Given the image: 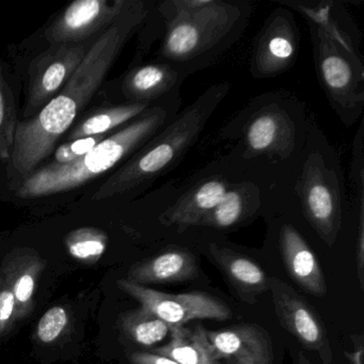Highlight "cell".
<instances>
[{"mask_svg": "<svg viewBox=\"0 0 364 364\" xmlns=\"http://www.w3.org/2000/svg\"><path fill=\"white\" fill-rule=\"evenodd\" d=\"M311 114L289 91L257 95L219 131L227 150L221 161L244 180L287 195L306 146Z\"/></svg>", "mask_w": 364, "mask_h": 364, "instance_id": "6da1fadb", "label": "cell"}, {"mask_svg": "<svg viewBox=\"0 0 364 364\" xmlns=\"http://www.w3.org/2000/svg\"><path fill=\"white\" fill-rule=\"evenodd\" d=\"M151 3L129 0L122 14L93 42L80 67L60 92L37 114L18 123L16 140L8 159L10 186L18 188L88 105L103 84L132 36L148 18Z\"/></svg>", "mask_w": 364, "mask_h": 364, "instance_id": "7a4b0ae2", "label": "cell"}, {"mask_svg": "<svg viewBox=\"0 0 364 364\" xmlns=\"http://www.w3.org/2000/svg\"><path fill=\"white\" fill-rule=\"evenodd\" d=\"M308 24L317 80L330 107L346 127L364 110L362 33L344 4L334 0L277 1Z\"/></svg>", "mask_w": 364, "mask_h": 364, "instance_id": "3957f363", "label": "cell"}, {"mask_svg": "<svg viewBox=\"0 0 364 364\" xmlns=\"http://www.w3.org/2000/svg\"><path fill=\"white\" fill-rule=\"evenodd\" d=\"M249 0H165L155 3L161 24L156 63L187 76L212 67L244 36L253 14Z\"/></svg>", "mask_w": 364, "mask_h": 364, "instance_id": "277c9868", "label": "cell"}, {"mask_svg": "<svg viewBox=\"0 0 364 364\" xmlns=\"http://www.w3.org/2000/svg\"><path fill=\"white\" fill-rule=\"evenodd\" d=\"M289 196L306 227L329 249L350 217H364V186L347 187L340 155L313 114Z\"/></svg>", "mask_w": 364, "mask_h": 364, "instance_id": "5b68a950", "label": "cell"}, {"mask_svg": "<svg viewBox=\"0 0 364 364\" xmlns=\"http://www.w3.org/2000/svg\"><path fill=\"white\" fill-rule=\"evenodd\" d=\"M181 105V89H176L109 134L82 159L65 165L53 163L36 170L18 186L16 195L21 199H36L65 193L121 167L178 116Z\"/></svg>", "mask_w": 364, "mask_h": 364, "instance_id": "8992f818", "label": "cell"}, {"mask_svg": "<svg viewBox=\"0 0 364 364\" xmlns=\"http://www.w3.org/2000/svg\"><path fill=\"white\" fill-rule=\"evenodd\" d=\"M231 90L217 82L200 93L178 116L119 167L93 195V200L131 197L150 188L183 161Z\"/></svg>", "mask_w": 364, "mask_h": 364, "instance_id": "52a82bcc", "label": "cell"}, {"mask_svg": "<svg viewBox=\"0 0 364 364\" xmlns=\"http://www.w3.org/2000/svg\"><path fill=\"white\" fill-rule=\"evenodd\" d=\"M240 180L244 178L234 173L219 157L184 184L171 183L164 186L155 221L164 231H172L176 235L195 229Z\"/></svg>", "mask_w": 364, "mask_h": 364, "instance_id": "ba28073f", "label": "cell"}, {"mask_svg": "<svg viewBox=\"0 0 364 364\" xmlns=\"http://www.w3.org/2000/svg\"><path fill=\"white\" fill-rule=\"evenodd\" d=\"M300 42L301 33L295 14L278 4L253 41L249 58L251 76L255 80H270L287 73L297 63Z\"/></svg>", "mask_w": 364, "mask_h": 364, "instance_id": "9c48e42d", "label": "cell"}, {"mask_svg": "<svg viewBox=\"0 0 364 364\" xmlns=\"http://www.w3.org/2000/svg\"><path fill=\"white\" fill-rule=\"evenodd\" d=\"M119 289L135 298L141 308L152 313L171 328L183 327L196 319L227 321L233 316L231 309L204 291L170 294L137 284L127 279L117 282Z\"/></svg>", "mask_w": 364, "mask_h": 364, "instance_id": "30bf717a", "label": "cell"}, {"mask_svg": "<svg viewBox=\"0 0 364 364\" xmlns=\"http://www.w3.org/2000/svg\"><path fill=\"white\" fill-rule=\"evenodd\" d=\"M91 46H50L31 63L28 95L23 112L25 120L37 114L60 92L84 60Z\"/></svg>", "mask_w": 364, "mask_h": 364, "instance_id": "8fae6325", "label": "cell"}, {"mask_svg": "<svg viewBox=\"0 0 364 364\" xmlns=\"http://www.w3.org/2000/svg\"><path fill=\"white\" fill-rule=\"evenodd\" d=\"M274 313L280 325L308 350L316 351L323 364H332V350L325 323L313 306L291 285L269 279Z\"/></svg>", "mask_w": 364, "mask_h": 364, "instance_id": "7c38bea8", "label": "cell"}, {"mask_svg": "<svg viewBox=\"0 0 364 364\" xmlns=\"http://www.w3.org/2000/svg\"><path fill=\"white\" fill-rule=\"evenodd\" d=\"M129 0H76L46 29L50 46H75L103 33L122 14Z\"/></svg>", "mask_w": 364, "mask_h": 364, "instance_id": "4fadbf2b", "label": "cell"}, {"mask_svg": "<svg viewBox=\"0 0 364 364\" xmlns=\"http://www.w3.org/2000/svg\"><path fill=\"white\" fill-rule=\"evenodd\" d=\"M279 198L280 195L257 183L240 180L195 229L210 230L216 233L233 231L253 223L257 217L265 216Z\"/></svg>", "mask_w": 364, "mask_h": 364, "instance_id": "5bb4252c", "label": "cell"}, {"mask_svg": "<svg viewBox=\"0 0 364 364\" xmlns=\"http://www.w3.org/2000/svg\"><path fill=\"white\" fill-rule=\"evenodd\" d=\"M199 274L195 253L178 244H170L153 257L129 268L127 280L140 285L186 282Z\"/></svg>", "mask_w": 364, "mask_h": 364, "instance_id": "9a60e30c", "label": "cell"}, {"mask_svg": "<svg viewBox=\"0 0 364 364\" xmlns=\"http://www.w3.org/2000/svg\"><path fill=\"white\" fill-rule=\"evenodd\" d=\"M206 249L242 301L255 304L269 289V278L255 259L218 240L206 242Z\"/></svg>", "mask_w": 364, "mask_h": 364, "instance_id": "2e32d148", "label": "cell"}, {"mask_svg": "<svg viewBox=\"0 0 364 364\" xmlns=\"http://www.w3.org/2000/svg\"><path fill=\"white\" fill-rule=\"evenodd\" d=\"M187 78L176 68L155 61L129 70L121 80L119 90L124 103L154 104L181 89Z\"/></svg>", "mask_w": 364, "mask_h": 364, "instance_id": "e0dca14e", "label": "cell"}, {"mask_svg": "<svg viewBox=\"0 0 364 364\" xmlns=\"http://www.w3.org/2000/svg\"><path fill=\"white\" fill-rule=\"evenodd\" d=\"M46 266V259L31 248L14 249L4 259L0 272L16 297L18 321L28 316L33 311L38 281Z\"/></svg>", "mask_w": 364, "mask_h": 364, "instance_id": "ac0fdd59", "label": "cell"}, {"mask_svg": "<svg viewBox=\"0 0 364 364\" xmlns=\"http://www.w3.org/2000/svg\"><path fill=\"white\" fill-rule=\"evenodd\" d=\"M206 336L215 358L219 361L274 353L269 334L257 325L245 323L227 330H206Z\"/></svg>", "mask_w": 364, "mask_h": 364, "instance_id": "d6986e66", "label": "cell"}, {"mask_svg": "<svg viewBox=\"0 0 364 364\" xmlns=\"http://www.w3.org/2000/svg\"><path fill=\"white\" fill-rule=\"evenodd\" d=\"M171 340L151 353L164 355L180 364H223L215 358L203 326L172 328Z\"/></svg>", "mask_w": 364, "mask_h": 364, "instance_id": "ffe728a7", "label": "cell"}, {"mask_svg": "<svg viewBox=\"0 0 364 364\" xmlns=\"http://www.w3.org/2000/svg\"><path fill=\"white\" fill-rule=\"evenodd\" d=\"M154 104L121 103L100 110L74 127L73 131L69 134V140L92 136H105L109 132H116L144 114Z\"/></svg>", "mask_w": 364, "mask_h": 364, "instance_id": "44dd1931", "label": "cell"}, {"mask_svg": "<svg viewBox=\"0 0 364 364\" xmlns=\"http://www.w3.org/2000/svg\"><path fill=\"white\" fill-rule=\"evenodd\" d=\"M121 330L136 344L153 347L171 333L172 328L144 309L127 311L120 318Z\"/></svg>", "mask_w": 364, "mask_h": 364, "instance_id": "7402d4cb", "label": "cell"}, {"mask_svg": "<svg viewBox=\"0 0 364 364\" xmlns=\"http://www.w3.org/2000/svg\"><path fill=\"white\" fill-rule=\"evenodd\" d=\"M108 235L97 228L85 227L74 230L65 236L68 252L76 261L95 264L105 255Z\"/></svg>", "mask_w": 364, "mask_h": 364, "instance_id": "603a6c76", "label": "cell"}, {"mask_svg": "<svg viewBox=\"0 0 364 364\" xmlns=\"http://www.w3.org/2000/svg\"><path fill=\"white\" fill-rule=\"evenodd\" d=\"M18 124L14 92L0 74V161L10 159Z\"/></svg>", "mask_w": 364, "mask_h": 364, "instance_id": "cb8c5ba5", "label": "cell"}, {"mask_svg": "<svg viewBox=\"0 0 364 364\" xmlns=\"http://www.w3.org/2000/svg\"><path fill=\"white\" fill-rule=\"evenodd\" d=\"M69 315L63 306H53L40 318L37 338L43 344L58 340L69 326Z\"/></svg>", "mask_w": 364, "mask_h": 364, "instance_id": "d4e9b609", "label": "cell"}, {"mask_svg": "<svg viewBox=\"0 0 364 364\" xmlns=\"http://www.w3.org/2000/svg\"><path fill=\"white\" fill-rule=\"evenodd\" d=\"M105 136H92V137L78 138V139L69 140L65 144H61L55 152L54 163L65 165L77 161L82 156L90 152L93 148L97 146L102 140L105 139Z\"/></svg>", "mask_w": 364, "mask_h": 364, "instance_id": "484cf974", "label": "cell"}, {"mask_svg": "<svg viewBox=\"0 0 364 364\" xmlns=\"http://www.w3.org/2000/svg\"><path fill=\"white\" fill-rule=\"evenodd\" d=\"M16 321V297L9 283L0 272V338L10 331Z\"/></svg>", "mask_w": 364, "mask_h": 364, "instance_id": "4316f807", "label": "cell"}, {"mask_svg": "<svg viewBox=\"0 0 364 364\" xmlns=\"http://www.w3.org/2000/svg\"><path fill=\"white\" fill-rule=\"evenodd\" d=\"M129 361L132 364H180L174 360L164 357V355L146 353V351H136V353H131Z\"/></svg>", "mask_w": 364, "mask_h": 364, "instance_id": "83f0119b", "label": "cell"}, {"mask_svg": "<svg viewBox=\"0 0 364 364\" xmlns=\"http://www.w3.org/2000/svg\"><path fill=\"white\" fill-rule=\"evenodd\" d=\"M230 362L232 364H274V353L251 355V357L240 358Z\"/></svg>", "mask_w": 364, "mask_h": 364, "instance_id": "f1b7e54d", "label": "cell"}, {"mask_svg": "<svg viewBox=\"0 0 364 364\" xmlns=\"http://www.w3.org/2000/svg\"><path fill=\"white\" fill-rule=\"evenodd\" d=\"M345 357L348 359L350 364H363V348H362V344L360 345L359 348L355 349L353 351L345 353Z\"/></svg>", "mask_w": 364, "mask_h": 364, "instance_id": "f546056e", "label": "cell"}, {"mask_svg": "<svg viewBox=\"0 0 364 364\" xmlns=\"http://www.w3.org/2000/svg\"><path fill=\"white\" fill-rule=\"evenodd\" d=\"M297 364H313L302 353H298Z\"/></svg>", "mask_w": 364, "mask_h": 364, "instance_id": "4dcf8cb0", "label": "cell"}]
</instances>
